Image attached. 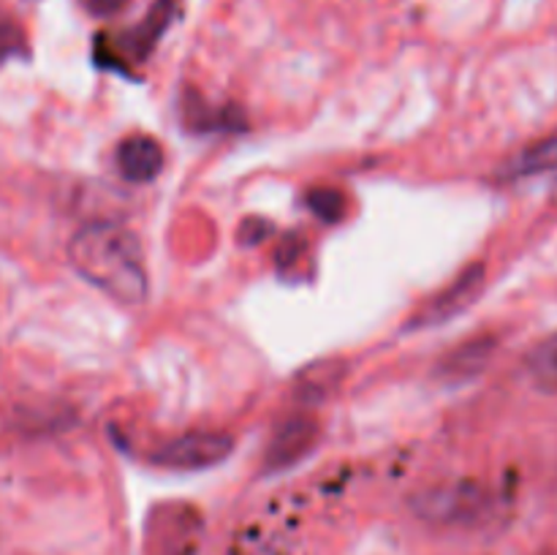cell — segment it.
Returning <instances> with one entry per match:
<instances>
[{
  "instance_id": "12",
  "label": "cell",
  "mask_w": 557,
  "mask_h": 555,
  "mask_svg": "<svg viewBox=\"0 0 557 555\" xmlns=\"http://www.w3.org/2000/svg\"><path fill=\"white\" fill-rule=\"evenodd\" d=\"M16 52H25V36H22L20 25L5 11H0V60Z\"/></svg>"
},
{
  "instance_id": "5",
  "label": "cell",
  "mask_w": 557,
  "mask_h": 555,
  "mask_svg": "<svg viewBox=\"0 0 557 555\" xmlns=\"http://www.w3.org/2000/svg\"><path fill=\"white\" fill-rule=\"evenodd\" d=\"M321 428L313 417L308 414H292L283 419L272 433L270 444H267L264 468L267 471H286V468L297 466L302 457L313 452L319 444Z\"/></svg>"
},
{
  "instance_id": "13",
  "label": "cell",
  "mask_w": 557,
  "mask_h": 555,
  "mask_svg": "<svg viewBox=\"0 0 557 555\" xmlns=\"http://www.w3.org/2000/svg\"><path fill=\"white\" fill-rule=\"evenodd\" d=\"M92 16H114L128 5V0H82Z\"/></svg>"
},
{
  "instance_id": "7",
  "label": "cell",
  "mask_w": 557,
  "mask_h": 555,
  "mask_svg": "<svg viewBox=\"0 0 557 555\" xmlns=\"http://www.w3.org/2000/svg\"><path fill=\"white\" fill-rule=\"evenodd\" d=\"M163 147L152 136L136 134L120 141L117 147V169L128 183H150L163 169Z\"/></svg>"
},
{
  "instance_id": "11",
  "label": "cell",
  "mask_w": 557,
  "mask_h": 555,
  "mask_svg": "<svg viewBox=\"0 0 557 555\" xmlns=\"http://www.w3.org/2000/svg\"><path fill=\"white\" fill-rule=\"evenodd\" d=\"M308 207L326 223H335L346 215V196L335 188H319L308 196Z\"/></svg>"
},
{
  "instance_id": "1",
  "label": "cell",
  "mask_w": 557,
  "mask_h": 555,
  "mask_svg": "<svg viewBox=\"0 0 557 555\" xmlns=\"http://www.w3.org/2000/svg\"><path fill=\"white\" fill-rule=\"evenodd\" d=\"M74 270L120 305L147 299V267L141 243L131 229L109 221L85 223L69 243Z\"/></svg>"
},
{
  "instance_id": "2",
  "label": "cell",
  "mask_w": 557,
  "mask_h": 555,
  "mask_svg": "<svg viewBox=\"0 0 557 555\" xmlns=\"http://www.w3.org/2000/svg\"><path fill=\"white\" fill-rule=\"evenodd\" d=\"M413 511L422 520L438 522V526H462L476 522L487 515L490 495L476 482H449L438 488H428L413 495Z\"/></svg>"
},
{
  "instance_id": "4",
  "label": "cell",
  "mask_w": 557,
  "mask_h": 555,
  "mask_svg": "<svg viewBox=\"0 0 557 555\" xmlns=\"http://www.w3.org/2000/svg\"><path fill=\"white\" fill-rule=\"evenodd\" d=\"M174 16H177V0H156V5L147 11L145 20L120 33L117 38L98 36V47L112 49L109 58L120 52V58H128L131 63H141V60L150 58L156 44L161 41V36L174 22Z\"/></svg>"
},
{
  "instance_id": "10",
  "label": "cell",
  "mask_w": 557,
  "mask_h": 555,
  "mask_svg": "<svg viewBox=\"0 0 557 555\" xmlns=\"http://www.w3.org/2000/svg\"><path fill=\"white\" fill-rule=\"evenodd\" d=\"M528 373L544 390H557V332L544 337L528 354Z\"/></svg>"
},
{
  "instance_id": "3",
  "label": "cell",
  "mask_w": 557,
  "mask_h": 555,
  "mask_svg": "<svg viewBox=\"0 0 557 555\" xmlns=\"http://www.w3.org/2000/svg\"><path fill=\"white\" fill-rule=\"evenodd\" d=\"M234 449V439L228 433H185L180 439L166 441L150 455L152 466L169 468V471H201V468L218 466L226 460Z\"/></svg>"
},
{
  "instance_id": "9",
  "label": "cell",
  "mask_w": 557,
  "mask_h": 555,
  "mask_svg": "<svg viewBox=\"0 0 557 555\" xmlns=\"http://www.w3.org/2000/svg\"><path fill=\"white\" fill-rule=\"evenodd\" d=\"M547 172H557V134L533 141L500 166L504 180H525Z\"/></svg>"
},
{
  "instance_id": "8",
  "label": "cell",
  "mask_w": 557,
  "mask_h": 555,
  "mask_svg": "<svg viewBox=\"0 0 557 555\" xmlns=\"http://www.w3.org/2000/svg\"><path fill=\"white\" fill-rule=\"evenodd\" d=\"M495 351V337H473L462 346L451 348L438 362V375L446 381H468L487 368L490 357Z\"/></svg>"
},
{
  "instance_id": "6",
  "label": "cell",
  "mask_w": 557,
  "mask_h": 555,
  "mask_svg": "<svg viewBox=\"0 0 557 555\" xmlns=\"http://www.w3.org/2000/svg\"><path fill=\"white\" fill-rule=\"evenodd\" d=\"M482 288H484V264L468 267L462 275L455 278L451 286H446L438 297L430 299L428 308L419 310L408 326L419 330V326L446 324L449 319L460 316L462 310L471 308V305L479 299V294H482Z\"/></svg>"
}]
</instances>
